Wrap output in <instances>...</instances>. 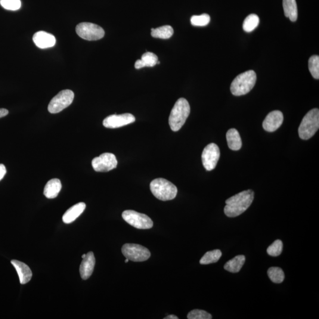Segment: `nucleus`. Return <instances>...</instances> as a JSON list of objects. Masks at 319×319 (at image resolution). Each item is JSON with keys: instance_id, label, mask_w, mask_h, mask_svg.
I'll list each match as a JSON object with an SVG mask.
<instances>
[{"instance_id": "35", "label": "nucleus", "mask_w": 319, "mask_h": 319, "mask_svg": "<svg viewBox=\"0 0 319 319\" xmlns=\"http://www.w3.org/2000/svg\"><path fill=\"white\" fill-rule=\"evenodd\" d=\"M128 261H129V259L128 258H126L125 262L128 263Z\"/></svg>"}, {"instance_id": "36", "label": "nucleus", "mask_w": 319, "mask_h": 319, "mask_svg": "<svg viewBox=\"0 0 319 319\" xmlns=\"http://www.w3.org/2000/svg\"><path fill=\"white\" fill-rule=\"evenodd\" d=\"M85 256H86V255H83L82 256V258H84Z\"/></svg>"}, {"instance_id": "2", "label": "nucleus", "mask_w": 319, "mask_h": 319, "mask_svg": "<svg viewBox=\"0 0 319 319\" xmlns=\"http://www.w3.org/2000/svg\"><path fill=\"white\" fill-rule=\"evenodd\" d=\"M191 113L190 105L185 98L179 99L170 113L169 124L173 131H178L185 125Z\"/></svg>"}, {"instance_id": "19", "label": "nucleus", "mask_w": 319, "mask_h": 319, "mask_svg": "<svg viewBox=\"0 0 319 319\" xmlns=\"http://www.w3.org/2000/svg\"><path fill=\"white\" fill-rule=\"evenodd\" d=\"M227 140L229 148L231 150L237 151L242 147V140L240 133L235 128L229 129L227 133Z\"/></svg>"}, {"instance_id": "4", "label": "nucleus", "mask_w": 319, "mask_h": 319, "mask_svg": "<svg viewBox=\"0 0 319 319\" xmlns=\"http://www.w3.org/2000/svg\"><path fill=\"white\" fill-rule=\"evenodd\" d=\"M150 190L154 196L163 201L170 200L178 193V189L172 182L163 178H157L151 182Z\"/></svg>"}, {"instance_id": "9", "label": "nucleus", "mask_w": 319, "mask_h": 319, "mask_svg": "<svg viewBox=\"0 0 319 319\" xmlns=\"http://www.w3.org/2000/svg\"><path fill=\"white\" fill-rule=\"evenodd\" d=\"M76 32L80 38L89 41H95L104 38L105 32L103 29L97 24L83 22L77 24Z\"/></svg>"}, {"instance_id": "22", "label": "nucleus", "mask_w": 319, "mask_h": 319, "mask_svg": "<svg viewBox=\"0 0 319 319\" xmlns=\"http://www.w3.org/2000/svg\"><path fill=\"white\" fill-rule=\"evenodd\" d=\"M246 262V256L243 255H237L228 261L224 265V269L232 273L239 272Z\"/></svg>"}, {"instance_id": "32", "label": "nucleus", "mask_w": 319, "mask_h": 319, "mask_svg": "<svg viewBox=\"0 0 319 319\" xmlns=\"http://www.w3.org/2000/svg\"><path fill=\"white\" fill-rule=\"evenodd\" d=\"M6 173H7V170H6L5 166L2 164H0V181L4 177Z\"/></svg>"}, {"instance_id": "1", "label": "nucleus", "mask_w": 319, "mask_h": 319, "mask_svg": "<svg viewBox=\"0 0 319 319\" xmlns=\"http://www.w3.org/2000/svg\"><path fill=\"white\" fill-rule=\"evenodd\" d=\"M255 192L249 190L240 192L226 200L225 214L230 218L237 217L242 214L252 204Z\"/></svg>"}, {"instance_id": "26", "label": "nucleus", "mask_w": 319, "mask_h": 319, "mask_svg": "<svg viewBox=\"0 0 319 319\" xmlns=\"http://www.w3.org/2000/svg\"><path fill=\"white\" fill-rule=\"evenodd\" d=\"M267 274L269 279L274 283H281L284 280L285 275L284 271L281 268H269L268 269Z\"/></svg>"}, {"instance_id": "6", "label": "nucleus", "mask_w": 319, "mask_h": 319, "mask_svg": "<svg viewBox=\"0 0 319 319\" xmlns=\"http://www.w3.org/2000/svg\"><path fill=\"white\" fill-rule=\"evenodd\" d=\"M122 217L132 227L140 230H148L152 228L153 226V222L150 217L134 210H125L122 213Z\"/></svg>"}, {"instance_id": "17", "label": "nucleus", "mask_w": 319, "mask_h": 319, "mask_svg": "<svg viewBox=\"0 0 319 319\" xmlns=\"http://www.w3.org/2000/svg\"><path fill=\"white\" fill-rule=\"evenodd\" d=\"M86 204L83 202H80L70 207L63 216V221L65 224H70L75 221L84 211Z\"/></svg>"}, {"instance_id": "33", "label": "nucleus", "mask_w": 319, "mask_h": 319, "mask_svg": "<svg viewBox=\"0 0 319 319\" xmlns=\"http://www.w3.org/2000/svg\"><path fill=\"white\" fill-rule=\"evenodd\" d=\"M8 114V111L5 108H0V119L7 116Z\"/></svg>"}, {"instance_id": "23", "label": "nucleus", "mask_w": 319, "mask_h": 319, "mask_svg": "<svg viewBox=\"0 0 319 319\" xmlns=\"http://www.w3.org/2000/svg\"><path fill=\"white\" fill-rule=\"evenodd\" d=\"M151 35L154 38L162 39H168L173 36L174 30L172 26H163L158 27L157 29H151Z\"/></svg>"}, {"instance_id": "7", "label": "nucleus", "mask_w": 319, "mask_h": 319, "mask_svg": "<svg viewBox=\"0 0 319 319\" xmlns=\"http://www.w3.org/2000/svg\"><path fill=\"white\" fill-rule=\"evenodd\" d=\"M74 93L71 90L66 89L59 92L58 95L53 98L48 105L49 112L51 114H57L61 112L65 108L69 107L72 103L74 99Z\"/></svg>"}, {"instance_id": "21", "label": "nucleus", "mask_w": 319, "mask_h": 319, "mask_svg": "<svg viewBox=\"0 0 319 319\" xmlns=\"http://www.w3.org/2000/svg\"><path fill=\"white\" fill-rule=\"evenodd\" d=\"M284 14L286 17L294 22L298 17V11L296 0H283Z\"/></svg>"}, {"instance_id": "10", "label": "nucleus", "mask_w": 319, "mask_h": 319, "mask_svg": "<svg viewBox=\"0 0 319 319\" xmlns=\"http://www.w3.org/2000/svg\"><path fill=\"white\" fill-rule=\"evenodd\" d=\"M117 164L118 161L115 155L110 153L102 154L92 161V167L97 172L111 171L116 168Z\"/></svg>"}, {"instance_id": "15", "label": "nucleus", "mask_w": 319, "mask_h": 319, "mask_svg": "<svg viewBox=\"0 0 319 319\" xmlns=\"http://www.w3.org/2000/svg\"><path fill=\"white\" fill-rule=\"evenodd\" d=\"M34 43L40 49H47L54 47L56 44V38L50 33L39 31L33 37Z\"/></svg>"}, {"instance_id": "13", "label": "nucleus", "mask_w": 319, "mask_h": 319, "mask_svg": "<svg viewBox=\"0 0 319 319\" xmlns=\"http://www.w3.org/2000/svg\"><path fill=\"white\" fill-rule=\"evenodd\" d=\"M284 120L283 114L280 111L269 113L262 123L263 128L268 132H274L280 128Z\"/></svg>"}, {"instance_id": "12", "label": "nucleus", "mask_w": 319, "mask_h": 319, "mask_svg": "<svg viewBox=\"0 0 319 319\" xmlns=\"http://www.w3.org/2000/svg\"><path fill=\"white\" fill-rule=\"evenodd\" d=\"M135 118L131 114L127 113L120 115H111L105 118L103 121V125L108 128H117L133 123Z\"/></svg>"}, {"instance_id": "5", "label": "nucleus", "mask_w": 319, "mask_h": 319, "mask_svg": "<svg viewBox=\"0 0 319 319\" xmlns=\"http://www.w3.org/2000/svg\"><path fill=\"white\" fill-rule=\"evenodd\" d=\"M319 128V110L315 108L306 114L299 128V134L303 140H309Z\"/></svg>"}, {"instance_id": "3", "label": "nucleus", "mask_w": 319, "mask_h": 319, "mask_svg": "<svg viewBox=\"0 0 319 319\" xmlns=\"http://www.w3.org/2000/svg\"><path fill=\"white\" fill-rule=\"evenodd\" d=\"M256 81V75L253 70L240 74L231 83L232 94L235 96L247 94L255 87Z\"/></svg>"}, {"instance_id": "27", "label": "nucleus", "mask_w": 319, "mask_h": 319, "mask_svg": "<svg viewBox=\"0 0 319 319\" xmlns=\"http://www.w3.org/2000/svg\"><path fill=\"white\" fill-rule=\"evenodd\" d=\"M309 69L315 79H319V57L318 55H314L310 58Z\"/></svg>"}, {"instance_id": "16", "label": "nucleus", "mask_w": 319, "mask_h": 319, "mask_svg": "<svg viewBox=\"0 0 319 319\" xmlns=\"http://www.w3.org/2000/svg\"><path fill=\"white\" fill-rule=\"evenodd\" d=\"M12 265L17 272L19 277L20 282L21 284H25L32 279V272L31 271L29 266L22 262L13 259L11 261Z\"/></svg>"}, {"instance_id": "31", "label": "nucleus", "mask_w": 319, "mask_h": 319, "mask_svg": "<svg viewBox=\"0 0 319 319\" xmlns=\"http://www.w3.org/2000/svg\"><path fill=\"white\" fill-rule=\"evenodd\" d=\"M188 319H211L212 315L202 310L195 309L189 313Z\"/></svg>"}, {"instance_id": "30", "label": "nucleus", "mask_w": 319, "mask_h": 319, "mask_svg": "<svg viewBox=\"0 0 319 319\" xmlns=\"http://www.w3.org/2000/svg\"><path fill=\"white\" fill-rule=\"evenodd\" d=\"M0 4L6 10L16 11L21 7L20 0H0Z\"/></svg>"}, {"instance_id": "20", "label": "nucleus", "mask_w": 319, "mask_h": 319, "mask_svg": "<svg viewBox=\"0 0 319 319\" xmlns=\"http://www.w3.org/2000/svg\"><path fill=\"white\" fill-rule=\"evenodd\" d=\"M158 57L152 52H146L142 55L141 60L135 62V69H140L144 67H153L157 63Z\"/></svg>"}, {"instance_id": "34", "label": "nucleus", "mask_w": 319, "mask_h": 319, "mask_svg": "<svg viewBox=\"0 0 319 319\" xmlns=\"http://www.w3.org/2000/svg\"><path fill=\"white\" fill-rule=\"evenodd\" d=\"M164 319H178L179 318L176 317V316H175V315H171L168 316V317H166V318H165Z\"/></svg>"}, {"instance_id": "14", "label": "nucleus", "mask_w": 319, "mask_h": 319, "mask_svg": "<svg viewBox=\"0 0 319 319\" xmlns=\"http://www.w3.org/2000/svg\"><path fill=\"white\" fill-rule=\"evenodd\" d=\"M95 265V258L94 253L89 252L83 258L80 265L79 272L83 280H87L91 276Z\"/></svg>"}, {"instance_id": "24", "label": "nucleus", "mask_w": 319, "mask_h": 319, "mask_svg": "<svg viewBox=\"0 0 319 319\" xmlns=\"http://www.w3.org/2000/svg\"><path fill=\"white\" fill-rule=\"evenodd\" d=\"M222 256L221 250H215L207 252L200 260V264L207 265L215 263L219 261Z\"/></svg>"}, {"instance_id": "25", "label": "nucleus", "mask_w": 319, "mask_h": 319, "mask_svg": "<svg viewBox=\"0 0 319 319\" xmlns=\"http://www.w3.org/2000/svg\"><path fill=\"white\" fill-rule=\"evenodd\" d=\"M259 18L258 15L252 14L246 18L243 23V29L245 32L250 33L255 30L259 25Z\"/></svg>"}, {"instance_id": "28", "label": "nucleus", "mask_w": 319, "mask_h": 319, "mask_svg": "<svg viewBox=\"0 0 319 319\" xmlns=\"http://www.w3.org/2000/svg\"><path fill=\"white\" fill-rule=\"evenodd\" d=\"M209 15L203 14L200 15H193L191 18V25L194 26H206L210 22Z\"/></svg>"}, {"instance_id": "11", "label": "nucleus", "mask_w": 319, "mask_h": 319, "mask_svg": "<svg viewBox=\"0 0 319 319\" xmlns=\"http://www.w3.org/2000/svg\"><path fill=\"white\" fill-rule=\"evenodd\" d=\"M220 157V150L215 143L207 145L202 154L203 165L207 171H211L217 165Z\"/></svg>"}, {"instance_id": "18", "label": "nucleus", "mask_w": 319, "mask_h": 319, "mask_svg": "<svg viewBox=\"0 0 319 319\" xmlns=\"http://www.w3.org/2000/svg\"><path fill=\"white\" fill-rule=\"evenodd\" d=\"M61 189L62 184L60 180L53 179L46 185L43 193L48 199H54L58 196Z\"/></svg>"}, {"instance_id": "8", "label": "nucleus", "mask_w": 319, "mask_h": 319, "mask_svg": "<svg viewBox=\"0 0 319 319\" xmlns=\"http://www.w3.org/2000/svg\"><path fill=\"white\" fill-rule=\"evenodd\" d=\"M122 252L126 258L134 262L147 261L151 256L147 248L138 244H126L123 246Z\"/></svg>"}, {"instance_id": "29", "label": "nucleus", "mask_w": 319, "mask_h": 319, "mask_svg": "<svg viewBox=\"0 0 319 319\" xmlns=\"http://www.w3.org/2000/svg\"><path fill=\"white\" fill-rule=\"evenodd\" d=\"M283 244L281 240L275 241L267 249V252L269 255L272 256H279L283 252Z\"/></svg>"}]
</instances>
